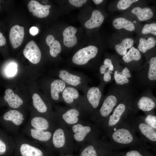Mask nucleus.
Returning <instances> with one entry per match:
<instances>
[{"label": "nucleus", "instance_id": "3", "mask_svg": "<svg viewBox=\"0 0 156 156\" xmlns=\"http://www.w3.org/2000/svg\"><path fill=\"white\" fill-rule=\"evenodd\" d=\"M135 97L133 93L126 98L115 107L102 123L100 129L105 135L116 128L129 115L133 114L132 105Z\"/></svg>", "mask_w": 156, "mask_h": 156}, {"label": "nucleus", "instance_id": "2", "mask_svg": "<svg viewBox=\"0 0 156 156\" xmlns=\"http://www.w3.org/2000/svg\"><path fill=\"white\" fill-rule=\"evenodd\" d=\"M133 93V89L131 86H120L116 84L112 86L104 97L99 109L90 117V121L100 128L102 123L111 114L115 107Z\"/></svg>", "mask_w": 156, "mask_h": 156}, {"label": "nucleus", "instance_id": "24", "mask_svg": "<svg viewBox=\"0 0 156 156\" xmlns=\"http://www.w3.org/2000/svg\"><path fill=\"white\" fill-rule=\"evenodd\" d=\"M49 5H43L38 1L32 0L28 4L29 11L32 12L33 15L39 18H42L47 17L49 14V9L51 7Z\"/></svg>", "mask_w": 156, "mask_h": 156}, {"label": "nucleus", "instance_id": "7", "mask_svg": "<svg viewBox=\"0 0 156 156\" xmlns=\"http://www.w3.org/2000/svg\"><path fill=\"white\" fill-rule=\"evenodd\" d=\"M17 134L13 138L15 144L14 156L54 155L37 142L23 135Z\"/></svg>", "mask_w": 156, "mask_h": 156}, {"label": "nucleus", "instance_id": "11", "mask_svg": "<svg viewBox=\"0 0 156 156\" xmlns=\"http://www.w3.org/2000/svg\"><path fill=\"white\" fill-rule=\"evenodd\" d=\"M79 149L76 156H107L113 151L105 135L99 140L83 145Z\"/></svg>", "mask_w": 156, "mask_h": 156}, {"label": "nucleus", "instance_id": "32", "mask_svg": "<svg viewBox=\"0 0 156 156\" xmlns=\"http://www.w3.org/2000/svg\"><path fill=\"white\" fill-rule=\"evenodd\" d=\"M112 24L115 28L118 29L123 28L129 31H132L135 29L134 24L132 21L123 17L114 19L112 21Z\"/></svg>", "mask_w": 156, "mask_h": 156}, {"label": "nucleus", "instance_id": "14", "mask_svg": "<svg viewBox=\"0 0 156 156\" xmlns=\"http://www.w3.org/2000/svg\"><path fill=\"white\" fill-rule=\"evenodd\" d=\"M25 118L22 112L17 109H12L5 112L0 120L8 131L16 134Z\"/></svg>", "mask_w": 156, "mask_h": 156}, {"label": "nucleus", "instance_id": "22", "mask_svg": "<svg viewBox=\"0 0 156 156\" xmlns=\"http://www.w3.org/2000/svg\"><path fill=\"white\" fill-rule=\"evenodd\" d=\"M23 54L25 57L32 64H37L40 61L41 51L33 40L30 41L27 44L23 50Z\"/></svg>", "mask_w": 156, "mask_h": 156}, {"label": "nucleus", "instance_id": "46", "mask_svg": "<svg viewBox=\"0 0 156 156\" xmlns=\"http://www.w3.org/2000/svg\"><path fill=\"white\" fill-rule=\"evenodd\" d=\"M48 2V1H43L42 2L44 3H46Z\"/></svg>", "mask_w": 156, "mask_h": 156}, {"label": "nucleus", "instance_id": "38", "mask_svg": "<svg viewBox=\"0 0 156 156\" xmlns=\"http://www.w3.org/2000/svg\"><path fill=\"white\" fill-rule=\"evenodd\" d=\"M138 1V0H120L118 2L117 7L120 10H125L129 8L133 3Z\"/></svg>", "mask_w": 156, "mask_h": 156}, {"label": "nucleus", "instance_id": "30", "mask_svg": "<svg viewBox=\"0 0 156 156\" xmlns=\"http://www.w3.org/2000/svg\"><path fill=\"white\" fill-rule=\"evenodd\" d=\"M47 44L49 47V53L53 57H57L61 51L62 47L59 42L55 40L51 35H48L46 39Z\"/></svg>", "mask_w": 156, "mask_h": 156}, {"label": "nucleus", "instance_id": "16", "mask_svg": "<svg viewBox=\"0 0 156 156\" xmlns=\"http://www.w3.org/2000/svg\"><path fill=\"white\" fill-rule=\"evenodd\" d=\"M98 49L94 45H89L77 51L72 57L73 64L80 66H88L90 61L94 59L98 55Z\"/></svg>", "mask_w": 156, "mask_h": 156}, {"label": "nucleus", "instance_id": "28", "mask_svg": "<svg viewBox=\"0 0 156 156\" xmlns=\"http://www.w3.org/2000/svg\"><path fill=\"white\" fill-rule=\"evenodd\" d=\"M104 17L102 13L98 10H94L90 18L85 23V27L92 29L99 27L103 23Z\"/></svg>", "mask_w": 156, "mask_h": 156}, {"label": "nucleus", "instance_id": "43", "mask_svg": "<svg viewBox=\"0 0 156 156\" xmlns=\"http://www.w3.org/2000/svg\"><path fill=\"white\" fill-rule=\"evenodd\" d=\"M107 156H119L117 152L116 151H113Z\"/></svg>", "mask_w": 156, "mask_h": 156}, {"label": "nucleus", "instance_id": "5", "mask_svg": "<svg viewBox=\"0 0 156 156\" xmlns=\"http://www.w3.org/2000/svg\"><path fill=\"white\" fill-rule=\"evenodd\" d=\"M77 149L68 129L62 124L57 122L53 132L51 141V151L59 155L73 154Z\"/></svg>", "mask_w": 156, "mask_h": 156}, {"label": "nucleus", "instance_id": "39", "mask_svg": "<svg viewBox=\"0 0 156 156\" xmlns=\"http://www.w3.org/2000/svg\"><path fill=\"white\" fill-rule=\"evenodd\" d=\"M17 70V65L14 63L10 64L7 67L5 71L6 76L11 77L14 75Z\"/></svg>", "mask_w": 156, "mask_h": 156}, {"label": "nucleus", "instance_id": "20", "mask_svg": "<svg viewBox=\"0 0 156 156\" xmlns=\"http://www.w3.org/2000/svg\"><path fill=\"white\" fill-rule=\"evenodd\" d=\"M114 66L113 78L115 84L120 86H131L133 79L132 72L126 66Z\"/></svg>", "mask_w": 156, "mask_h": 156}, {"label": "nucleus", "instance_id": "33", "mask_svg": "<svg viewBox=\"0 0 156 156\" xmlns=\"http://www.w3.org/2000/svg\"><path fill=\"white\" fill-rule=\"evenodd\" d=\"M141 57L140 52L138 49L132 47L122 56V59L125 64H129L132 62H139L141 60Z\"/></svg>", "mask_w": 156, "mask_h": 156}, {"label": "nucleus", "instance_id": "37", "mask_svg": "<svg viewBox=\"0 0 156 156\" xmlns=\"http://www.w3.org/2000/svg\"><path fill=\"white\" fill-rule=\"evenodd\" d=\"M142 33L143 34H151L156 36V23H155L145 24L143 27Z\"/></svg>", "mask_w": 156, "mask_h": 156}, {"label": "nucleus", "instance_id": "13", "mask_svg": "<svg viewBox=\"0 0 156 156\" xmlns=\"http://www.w3.org/2000/svg\"><path fill=\"white\" fill-rule=\"evenodd\" d=\"M151 89L146 88L141 94L135 98L132 105L134 115L137 114L139 110L144 113L155 111L156 99Z\"/></svg>", "mask_w": 156, "mask_h": 156}, {"label": "nucleus", "instance_id": "17", "mask_svg": "<svg viewBox=\"0 0 156 156\" xmlns=\"http://www.w3.org/2000/svg\"><path fill=\"white\" fill-rule=\"evenodd\" d=\"M57 122L45 116L38 114H34L30 117L27 125L36 129L53 131Z\"/></svg>", "mask_w": 156, "mask_h": 156}, {"label": "nucleus", "instance_id": "40", "mask_svg": "<svg viewBox=\"0 0 156 156\" xmlns=\"http://www.w3.org/2000/svg\"><path fill=\"white\" fill-rule=\"evenodd\" d=\"M86 0H69V2L72 5L78 7L82 6L87 2Z\"/></svg>", "mask_w": 156, "mask_h": 156}, {"label": "nucleus", "instance_id": "8", "mask_svg": "<svg viewBox=\"0 0 156 156\" xmlns=\"http://www.w3.org/2000/svg\"><path fill=\"white\" fill-rule=\"evenodd\" d=\"M105 85L100 83L97 86L87 87L83 92L80 107L90 117L100 107L104 98L103 90Z\"/></svg>", "mask_w": 156, "mask_h": 156}, {"label": "nucleus", "instance_id": "34", "mask_svg": "<svg viewBox=\"0 0 156 156\" xmlns=\"http://www.w3.org/2000/svg\"><path fill=\"white\" fill-rule=\"evenodd\" d=\"M134 44L133 40L130 38H127L123 39L120 44H116L115 49L116 52L119 55L123 56L130 49Z\"/></svg>", "mask_w": 156, "mask_h": 156}, {"label": "nucleus", "instance_id": "25", "mask_svg": "<svg viewBox=\"0 0 156 156\" xmlns=\"http://www.w3.org/2000/svg\"><path fill=\"white\" fill-rule=\"evenodd\" d=\"M24 36V30L23 27L15 25L11 28L9 34V39L14 48H17L21 44Z\"/></svg>", "mask_w": 156, "mask_h": 156}, {"label": "nucleus", "instance_id": "6", "mask_svg": "<svg viewBox=\"0 0 156 156\" xmlns=\"http://www.w3.org/2000/svg\"><path fill=\"white\" fill-rule=\"evenodd\" d=\"M54 112L57 122L68 128L79 123L90 120V117L81 107L56 106Z\"/></svg>", "mask_w": 156, "mask_h": 156}, {"label": "nucleus", "instance_id": "12", "mask_svg": "<svg viewBox=\"0 0 156 156\" xmlns=\"http://www.w3.org/2000/svg\"><path fill=\"white\" fill-rule=\"evenodd\" d=\"M136 80L140 86L154 88L156 85V57H151L146 65L136 72Z\"/></svg>", "mask_w": 156, "mask_h": 156}, {"label": "nucleus", "instance_id": "9", "mask_svg": "<svg viewBox=\"0 0 156 156\" xmlns=\"http://www.w3.org/2000/svg\"><path fill=\"white\" fill-rule=\"evenodd\" d=\"M131 126L135 133L144 142L150 144L154 151L156 148V130L145 123L140 116H136L132 114L129 117Z\"/></svg>", "mask_w": 156, "mask_h": 156}, {"label": "nucleus", "instance_id": "31", "mask_svg": "<svg viewBox=\"0 0 156 156\" xmlns=\"http://www.w3.org/2000/svg\"><path fill=\"white\" fill-rule=\"evenodd\" d=\"M131 12L137 16L139 21H142L149 19L153 16L152 10L148 7L142 8L139 7H135L132 9Z\"/></svg>", "mask_w": 156, "mask_h": 156}, {"label": "nucleus", "instance_id": "15", "mask_svg": "<svg viewBox=\"0 0 156 156\" xmlns=\"http://www.w3.org/2000/svg\"><path fill=\"white\" fill-rule=\"evenodd\" d=\"M22 131L27 138L37 142L52 153L51 151V141L53 131L36 129L30 127L27 124Z\"/></svg>", "mask_w": 156, "mask_h": 156}, {"label": "nucleus", "instance_id": "23", "mask_svg": "<svg viewBox=\"0 0 156 156\" xmlns=\"http://www.w3.org/2000/svg\"><path fill=\"white\" fill-rule=\"evenodd\" d=\"M15 147L14 138L0 130V155L13 154Z\"/></svg>", "mask_w": 156, "mask_h": 156}, {"label": "nucleus", "instance_id": "4", "mask_svg": "<svg viewBox=\"0 0 156 156\" xmlns=\"http://www.w3.org/2000/svg\"><path fill=\"white\" fill-rule=\"evenodd\" d=\"M68 129L77 149L87 143L100 139L103 136V133L99 126L90 120L79 123Z\"/></svg>", "mask_w": 156, "mask_h": 156}, {"label": "nucleus", "instance_id": "29", "mask_svg": "<svg viewBox=\"0 0 156 156\" xmlns=\"http://www.w3.org/2000/svg\"><path fill=\"white\" fill-rule=\"evenodd\" d=\"M148 150L146 148L133 147L127 151L117 152L119 156H155Z\"/></svg>", "mask_w": 156, "mask_h": 156}, {"label": "nucleus", "instance_id": "27", "mask_svg": "<svg viewBox=\"0 0 156 156\" xmlns=\"http://www.w3.org/2000/svg\"><path fill=\"white\" fill-rule=\"evenodd\" d=\"M77 29L75 27L70 26L66 27L62 32L64 44L68 47H72L77 42L75 35Z\"/></svg>", "mask_w": 156, "mask_h": 156}, {"label": "nucleus", "instance_id": "19", "mask_svg": "<svg viewBox=\"0 0 156 156\" xmlns=\"http://www.w3.org/2000/svg\"><path fill=\"white\" fill-rule=\"evenodd\" d=\"M82 99V95L80 94L78 90L68 85L64 89L62 94V102L70 107H80Z\"/></svg>", "mask_w": 156, "mask_h": 156}, {"label": "nucleus", "instance_id": "21", "mask_svg": "<svg viewBox=\"0 0 156 156\" xmlns=\"http://www.w3.org/2000/svg\"><path fill=\"white\" fill-rule=\"evenodd\" d=\"M62 80L57 78L52 80L49 84V95L51 100L54 102H62V94L67 86Z\"/></svg>", "mask_w": 156, "mask_h": 156}, {"label": "nucleus", "instance_id": "44", "mask_svg": "<svg viewBox=\"0 0 156 156\" xmlns=\"http://www.w3.org/2000/svg\"><path fill=\"white\" fill-rule=\"evenodd\" d=\"M94 3L98 5L101 3H102L103 1V0H92Z\"/></svg>", "mask_w": 156, "mask_h": 156}, {"label": "nucleus", "instance_id": "26", "mask_svg": "<svg viewBox=\"0 0 156 156\" xmlns=\"http://www.w3.org/2000/svg\"><path fill=\"white\" fill-rule=\"evenodd\" d=\"M4 99L8 105L12 109H17L24 103L23 99L18 95L14 93L10 88L5 90Z\"/></svg>", "mask_w": 156, "mask_h": 156}, {"label": "nucleus", "instance_id": "35", "mask_svg": "<svg viewBox=\"0 0 156 156\" xmlns=\"http://www.w3.org/2000/svg\"><path fill=\"white\" fill-rule=\"evenodd\" d=\"M156 44V39L153 37H149L147 39L140 38L138 46V50L140 52L145 53L148 50L153 48Z\"/></svg>", "mask_w": 156, "mask_h": 156}, {"label": "nucleus", "instance_id": "45", "mask_svg": "<svg viewBox=\"0 0 156 156\" xmlns=\"http://www.w3.org/2000/svg\"><path fill=\"white\" fill-rule=\"evenodd\" d=\"M53 156H56L54 155ZM57 156H76V155H73V154H67L64 155H59Z\"/></svg>", "mask_w": 156, "mask_h": 156}, {"label": "nucleus", "instance_id": "18", "mask_svg": "<svg viewBox=\"0 0 156 156\" xmlns=\"http://www.w3.org/2000/svg\"><path fill=\"white\" fill-rule=\"evenodd\" d=\"M32 99V105L37 114L45 116L56 122L54 112L51 109L50 103L48 101L37 93L33 94Z\"/></svg>", "mask_w": 156, "mask_h": 156}, {"label": "nucleus", "instance_id": "41", "mask_svg": "<svg viewBox=\"0 0 156 156\" xmlns=\"http://www.w3.org/2000/svg\"><path fill=\"white\" fill-rule=\"evenodd\" d=\"M6 43V40L3 34L0 31V46L2 47L5 45Z\"/></svg>", "mask_w": 156, "mask_h": 156}, {"label": "nucleus", "instance_id": "36", "mask_svg": "<svg viewBox=\"0 0 156 156\" xmlns=\"http://www.w3.org/2000/svg\"><path fill=\"white\" fill-rule=\"evenodd\" d=\"M144 116H140L147 124L156 130V115L155 111L145 113Z\"/></svg>", "mask_w": 156, "mask_h": 156}, {"label": "nucleus", "instance_id": "10", "mask_svg": "<svg viewBox=\"0 0 156 156\" xmlns=\"http://www.w3.org/2000/svg\"><path fill=\"white\" fill-rule=\"evenodd\" d=\"M56 76L66 84L83 92L88 86L90 79L83 73L67 68L59 69L56 71Z\"/></svg>", "mask_w": 156, "mask_h": 156}, {"label": "nucleus", "instance_id": "42", "mask_svg": "<svg viewBox=\"0 0 156 156\" xmlns=\"http://www.w3.org/2000/svg\"><path fill=\"white\" fill-rule=\"evenodd\" d=\"M38 29L36 27L33 26L31 27L29 29V32L30 33L33 35H36L38 33Z\"/></svg>", "mask_w": 156, "mask_h": 156}, {"label": "nucleus", "instance_id": "1", "mask_svg": "<svg viewBox=\"0 0 156 156\" xmlns=\"http://www.w3.org/2000/svg\"><path fill=\"white\" fill-rule=\"evenodd\" d=\"M130 115L105 135L113 151L127 147L151 148L136 135L130 122Z\"/></svg>", "mask_w": 156, "mask_h": 156}]
</instances>
